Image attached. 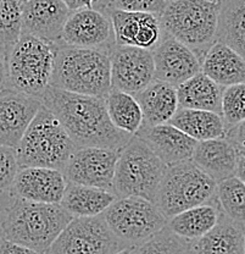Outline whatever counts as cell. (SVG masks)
Instances as JSON below:
<instances>
[{"label": "cell", "mask_w": 245, "mask_h": 254, "mask_svg": "<svg viewBox=\"0 0 245 254\" xmlns=\"http://www.w3.org/2000/svg\"><path fill=\"white\" fill-rule=\"evenodd\" d=\"M61 41L67 46L92 49L111 50L116 46L109 15L96 7L71 12L62 30Z\"/></svg>", "instance_id": "cell-13"}, {"label": "cell", "mask_w": 245, "mask_h": 254, "mask_svg": "<svg viewBox=\"0 0 245 254\" xmlns=\"http://www.w3.org/2000/svg\"><path fill=\"white\" fill-rule=\"evenodd\" d=\"M67 186L62 171L49 168H20L7 190L22 199L47 204H60Z\"/></svg>", "instance_id": "cell-17"}, {"label": "cell", "mask_w": 245, "mask_h": 254, "mask_svg": "<svg viewBox=\"0 0 245 254\" xmlns=\"http://www.w3.org/2000/svg\"><path fill=\"white\" fill-rule=\"evenodd\" d=\"M216 42L227 44L245 59V0H220Z\"/></svg>", "instance_id": "cell-28"}, {"label": "cell", "mask_w": 245, "mask_h": 254, "mask_svg": "<svg viewBox=\"0 0 245 254\" xmlns=\"http://www.w3.org/2000/svg\"><path fill=\"white\" fill-rule=\"evenodd\" d=\"M220 0H168L160 23L165 34L191 48L200 60L216 42Z\"/></svg>", "instance_id": "cell-4"}, {"label": "cell", "mask_w": 245, "mask_h": 254, "mask_svg": "<svg viewBox=\"0 0 245 254\" xmlns=\"http://www.w3.org/2000/svg\"><path fill=\"white\" fill-rule=\"evenodd\" d=\"M222 210L217 197L209 202L184 210L168 219L167 226L178 236L196 241L210 232L220 221Z\"/></svg>", "instance_id": "cell-25"}, {"label": "cell", "mask_w": 245, "mask_h": 254, "mask_svg": "<svg viewBox=\"0 0 245 254\" xmlns=\"http://www.w3.org/2000/svg\"><path fill=\"white\" fill-rule=\"evenodd\" d=\"M120 152L101 147L77 148L62 170L66 181L114 192Z\"/></svg>", "instance_id": "cell-11"}, {"label": "cell", "mask_w": 245, "mask_h": 254, "mask_svg": "<svg viewBox=\"0 0 245 254\" xmlns=\"http://www.w3.org/2000/svg\"><path fill=\"white\" fill-rule=\"evenodd\" d=\"M7 57H9V50L6 48L0 46V92L9 88Z\"/></svg>", "instance_id": "cell-38"}, {"label": "cell", "mask_w": 245, "mask_h": 254, "mask_svg": "<svg viewBox=\"0 0 245 254\" xmlns=\"http://www.w3.org/2000/svg\"><path fill=\"white\" fill-rule=\"evenodd\" d=\"M110 60L112 89L137 95L155 79L152 50L115 46L110 52Z\"/></svg>", "instance_id": "cell-12"}, {"label": "cell", "mask_w": 245, "mask_h": 254, "mask_svg": "<svg viewBox=\"0 0 245 254\" xmlns=\"http://www.w3.org/2000/svg\"><path fill=\"white\" fill-rule=\"evenodd\" d=\"M72 219L60 204L30 202L7 190L0 194V240L41 254H46Z\"/></svg>", "instance_id": "cell-2"}, {"label": "cell", "mask_w": 245, "mask_h": 254, "mask_svg": "<svg viewBox=\"0 0 245 254\" xmlns=\"http://www.w3.org/2000/svg\"><path fill=\"white\" fill-rule=\"evenodd\" d=\"M238 158L236 147L223 137L197 142L192 160L218 184L228 177L236 176Z\"/></svg>", "instance_id": "cell-20"}, {"label": "cell", "mask_w": 245, "mask_h": 254, "mask_svg": "<svg viewBox=\"0 0 245 254\" xmlns=\"http://www.w3.org/2000/svg\"><path fill=\"white\" fill-rule=\"evenodd\" d=\"M201 71L221 87L245 83V59L227 44L215 42L204 59Z\"/></svg>", "instance_id": "cell-22"}, {"label": "cell", "mask_w": 245, "mask_h": 254, "mask_svg": "<svg viewBox=\"0 0 245 254\" xmlns=\"http://www.w3.org/2000/svg\"><path fill=\"white\" fill-rule=\"evenodd\" d=\"M0 254H41L30 247L11 242V241L0 240Z\"/></svg>", "instance_id": "cell-37"}, {"label": "cell", "mask_w": 245, "mask_h": 254, "mask_svg": "<svg viewBox=\"0 0 245 254\" xmlns=\"http://www.w3.org/2000/svg\"><path fill=\"white\" fill-rule=\"evenodd\" d=\"M221 115L227 129L245 120V83L233 84L223 88Z\"/></svg>", "instance_id": "cell-33"}, {"label": "cell", "mask_w": 245, "mask_h": 254, "mask_svg": "<svg viewBox=\"0 0 245 254\" xmlns=\"http://www.w3.org/2000/svg\"><path fill=\"white\" fill-rule=\"evenodd\" d=\"M216 197L226 216L245 225V184L242 180L232 176L218 182Z\"/></svg>", "instance_id": "cell-30"}, {"label": "cell", "mask_w": 245, "mask_h": 254, "mask_svg": "<svg viewBox=\"0 0 245 254\" xmlns=\"http://www.w3.org/2000/svg\"><path fill=\"white\" fill-rule=\"evenodd\" d=\"M222 92V87L201 71L177 87L180 108L221 114Z\"/></svg>", "instance_id": "cell-27"}, {"label": "cell", "mask_w": 245, "mask_h": 254, "mask_svg": "<svg viewBox=\"0 0 245 254\" xmlns=\"http://www.w3.org/2000/svg\"><path fill=\"white\" fill-rule=\"evenodd\" d=\"M106 49L59 43L51 87L72 93L106 98L111 92V60Z\"/></svg>", "instance_id": "cell-3"}, {"label": "cell", "mask_w": 245, "mask_h": 254, "mask_svg": "<svg viewBox=\"0 0 245 254\" xmlns=\"http://www.w3.org/2000/svg\"><path fill=\"white\" fill-rule=\"evenodd\" d=\"M102 215L112 232L128 248L161 231L168 222L159 206L141 197L117 198Z\"/></svg>", "instance_id": "cell-9"}, {"label": "cell", "mask_w": 245, "mask_h": 254, "mask_svg": "<svg viewBox=\"0 0 245 254\" xmlns=\"http://www.w3.org/2000/svg\"><path fill=\"white\" fill-rule=\"evenodd\" d=\"M167 169L146 142L133 136L120 152L114 193L118 198L141 197L155 203Z\"/></svg>", "instance_id": "cell-7"}, {"label": "cell", "mask_w": 245, "mask_h": 254, "mask_svg": "<svg viewBox=\"0 0 245 254\" xmlns=\"http://www.w3.org/2000/svg\"><path fill=\"white\" fill-rule=\"evenodd\" d=\"M59 43L21 34L7 57L9 88L41 99L51 87Z\"/></svg>", "instance_id": "cell-5"}, {"label": "cell", "mask_w": 245, "mask_h": 254, "mask_svg": "<svg viewBox=\"0 0 245 254\" xmlns=\"http://www.w3.org/2000/svg\"><path fill=\"white\" fill-rule=\"evenodd\" d=\"M236 176L245 184V154L239 155L238 163H237Z\"/></svg>", "instance_id": "cell-40"}, {"label": "cell", "mask_w": 245, "mask_h": 254, "mask_svg": "<svg viewBox=\"0 0 245 254\" xmlns=\"http://www.w3.org/2000/svg\"><path fill=\"white\" fill-rule=\"evenodd\" d=\"M77 149L56 116L43 107L31 123L17 145L20 168H49L62 171Z\"/></svg>", "instance_id": "cell-6"}, {"label": "cell", "mask_w": 245, "mask_h": 254, "mask_svg": "<svg viewBox=\"0 0 245 254\" xmlns=\"http://www.w3.org/2000/svg\"><path fill=\"white\" fill-rule=\"evenodd\" d=\"M41 102L56 116L77 148L101 147L121 152L133 137L112 124L105 98L49 87Z\"/></svg>", "instance_id": "cell-1"}, {"label": "cell", "mask_w": 245, "mask_h": 254, "mask_svg": "<svg viewBox=\"0 0 245 254\" xmlns=\"http://www.w3.org/2000/svg\"><path fill=\"white\" fill-rule=\"evenodd\" d=\"M117 198L110 190L67 182L60 205L72 218H91L104 214Z\"/></svg>", "instance_id": "cell-24"}, {"label": "cell", "mask_w": 245, "mask_h": 254, "mask_svg": "<svg viewBox=\"0 0 245 254\" xmlns=\"http://www.w3.org/2000/svg\"><path fill=\"white\" fill-rule=\"evenodd\" d=\"M115 254H132V251H131V248H125V250L120 251V252H117Z\"/></svg>", "instance_id": "cell-41"}, {"label": "cell", "mask_w": 245, "mask_h": 254, "mask_svg": "<svg viewBox=\"0 0 245 254\" xmlns=\"http://www.w3.org/2000/svg\"><path fill=\"white\" fill-rule=\"evenodd\" d=\"M168 124L180 128L197 142L223 138L227 134V127L222 115L213 111L180 108Z\"/></svg>", "instance_id": "cell-26"}, {"label": "cell", "mask_w": 245, "mask_h": 254, "mask_svg": "<svg viewBox=\"0 0 245 254\" xmlns=\"http://www.w3.org/2000/svg\"><path fill=\"white\" fill-rule=\"evenodd\" d=\"M42 107L41 99L14 88L0 92V145L16 149Z\"/></svg>", "instance_id": "cell-14"}, {"label": "cell", "mask_w": 245, "mask_h": 254, "mask_svg": "<svg viewBox=\"0 0 245 254\" xmlns=\"http://www.w3.org/2000/svg\"><path fill=\"white\" fill-rule=\"evenodd\" d=\"M134 97L143 111V126L147 127L170 123L180 109L177 87L157 79Z\"/></svg>", "instance_id": "cell-21"}, {"label": "cell", "mask_w": 245, "mask_h": 254, "mask_svg": "<svg viewBox=\"0 0 245 254\" xmlns=\"http://www.w3.org/2000/svg\"><path fill=\"white\" fill-rule=\"evenodd\" d=\"M226 138L236 147L239 155L245 154V120L227 129Z\"/></svg>", "instance_id": "cell-36"}, {"label": "cell", "mask_w": 245, "mask_h": 254, "mask_svg": "<svg viewBox=\"0 0 245 254\" xmlns=\"http://www.w3.org/2000/svg\"><path fill=\"white\" fill-rule=\"evenodd\" d=\"M20 170L16 150L0 145V194L10 189Z\"/></svg>", "instance_id": "cell-35"}, {"label": "cell", "mask_w": 245, "mask_h": 254, "mask_svg": "<svg viewBox=\"0 0 245 254\" xmlns=\"http://www.w3.org/2000/svg\"><path fill=\"white\" fill-rule=\"evenodd\" d=\"M136 136L146 142L167 166L192 160L197 144L196 139L168 123L143 126Z\"/></svg>", "instance_id": "cell-19"}, {"label": "cell", "mask_w": 245, "mask_h": 254, "mask_svg": "<svg viewBox=\"0 0 245 254\" xmlns=\"http://www.w3.org/2000/svg\"><path fill=\"white\" fill-rule=\"evenodd\" d=\"M104 12L112 22L116 46L154 50L161 42L163 31L157 15L116 9L104 10Z\"/></svg>", "instance_id": "cell-16"}, {"label": "cell", "mask_w": 245, "mask_h": 254, "mask_svg": "<svg viewBox=\"0 0 245 254\" xmlns=\"http://www.w3.org/2000/svg\"><path fill=\"white\" fill-rule=\"evenodd\" d=\"M21 1H22V2H26V1H28V0H21Z\"/></svg>", "instance_id": "cell-42"}, {"label": "cell", "mask_w": 245, "mask_h": 254, "mask_svg": "<svg viewBox=\"0 0 245 254\" xmlns=\"http://www.w3.org/2000/svg\"><path fill=\"white\" fill-rule=\"evenodd\" d=\"M66 6L72 11H77L81 9H93L98 0H62Z\"/></svg>", "instance_id": "cell-39"}, {"label": "cell", "mask_w": 245, "mask_h": 254, "mask_svg": "<svg viewBox=\"0 0 245 254\" xmlns=\"http://www.w3.org/2000/svg\"><path fill=\"white\" fill-rule=\"evenodd\" d=\"M23 2L0 0V46L10 52L22 34Z\"/></svg>", "instance_id": "cell-32"}, {"label": "cell", "mask_w": 245, "mask_h": 254, "mask_svg": "<svg viewBox=\"0 0 245 254\" xmlns=\"http://www.w3.org/2000/svg\"><path fill=\"white\" fill-rule=\"evenodd\" d=\"M125 248L101 214L73 218L46 254H115Z\"/></svg>", "instance_id": "cell-10"}, {"label": "cell", "mask_w": 245, "mask_h": 254, "mask_svg": "<svg viewBox=\"0 0 245 254\" xmlns=\"http://www.w3.org/2000/svg\"><path fill=\"white\" fill-rule=\"evenodd\" d=\"M132 254H193L192 241L178 236L168 226L131 248Z\"/></svg>", "instance_id": "cell-31"}, {"label": "cell", "mask_w": 245, "mask_h": 254, "mask_svg": "<svg viewBox=\"0 0 245 254\" xmlns=\"http://www.w3.org/2000/svg\"><path fill=\"white\" fill-rule=\"evenodd\" d=\"M217 182L193 160L182 161L168 166L155 204L168 219L193 206L204 204L216 197Z\"/></svg>", "instance_id": "cell-8"}, {"label": "cell", "mask_w": 245, "mask_h": 254, "mask_svg": "<svg viewBox=\"0 0 245 254\" xmlns=\"http://www.w3.org/2000/svg\"><path fill=\"white\" fill-rule=\"evenodd\" d=\"M168 0H98L94 7L98 10H123L131 12H147L160 16Z\"/></svg>", "instance_id": "cell-34"}, {"label": "cell", "mask_w": 245, "mask_h": 254, "mask_svg": "<svg viewBox=\"0 0 245 254\" xmlns=\"http://www.w3.org/2000/svg\"><path fill=\"white\" fill-rule=\"evenodd\" d=\"M105 100L112 124L121 131L136 136L144 124L143 111L137 98L126 92L111 89Z\"/></svg>", "instance_id": "cell-29"}, {"label": "cell", "mask_w": 245, "mask_h": 254, "mask_svg": "<svg viewBox=\"0 0 245 254\" xmlns=\"http://www.w3.org/2000/svg\"><path fill=\"white\" fill-rule=\"evenodd\" d=\"M192 248L193 254H245V225L222 213L211 231L192 241Z\"/></svg>", "instance_id": "cell-23"}, {"label": "cell", "mask_w": 245, "mask_h": 254, "mask_svg": "<svg viewBox=\"0 0 245 254\" xmlns=\"http://www.w3.org/2000/svg\"><path fill=\"white\" fill-rule=\"evenodd\" d=\"M71 10L62 0H28L23 2L22 33L49 42H61Z\"/></svg>", "instance_id": "cell-18"}, {"label": "cell", "mask_w": 245, "mask_h": 254, "mask_svg": "<svg viewBox=\"0 0 245 254\" xmlns=\"http://www.w3.org/2000/svg\"><path fill=\"white\" fill-rule=\"evenodd\" d=\"M155 79L178 87L201 72V60L191 48L173 37L163 33L157 47L152 50Z\"/></svg>", "instance_id": "cell-15"}]
</instances>
